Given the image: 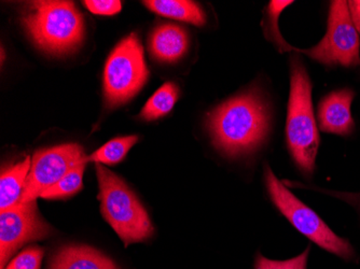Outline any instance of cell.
<instances>
[{
    "instance_id": "cell-20",
    "label": "cell",
    "mask_w": 360,
    "mask_h": 269,
    "mask_svg": "<svg viewBox=\"0 0 360 269\" xmlns=\"http://www.w3.org/2000/svg\"><path fill=\"white\" fill-rule=\"evenodd\" d=\"M82 4L89 11L98 15H115L122 9V3L118 0H86Z\"/></svg>"
},
{
    "instance_id": "cell-1",
    "label": "cell",
    "mask_w": 360,
    "mask_h": 269,
    "mask_svg": "<svg viewBox=\"0 0 360 269\" xmlns=\"http://www.w3.org/2000/svg\"><path fill=\"white\" fill-rule=\"evenodd\" d=\"M207 127L222 153L231 157L248 155L268 136V107L258 93L238 95L208 114Z\"/></svg>"
},
{
    "instance_id": "cell-2",
    "label": "cell",
    "mask_w": 360,
    "mask_h": 269,
    "mask_svg": "<svg viewBox=\"0 0 360 269\" xmlns=\"http://www.w3.org/2000/svg\"><path fill=\"white\" fill-rule=\"evenodd\" d=\"M22 23L40 50L51 55H68L84 42V15L72 1L39 0L26 8Z\"/></svg>"
},
{
    "instance_id": "cell-21",
    "label": "cell",
    "mask_w": 360,
    "mask_h": 269,
    "mask_svg": "<svg viewBox=\"0 0 360 269\" xmlns=\"http://www.w3.org/2000/svg\"><path fill=\"white\" fill-rule=\"evenodd\" d=\"M347 3H349L352 19H353L356 29L360 35V0H351Z\"/></svg>"
},
{
    "instance_id": "cell-16",
    "label": "cell",
    "mask_w": 360,
    "mask_h": 269,
    "mask_svg": "<svg viewBox=\"0 0 360 269\" xmlns=\"http://www.w3.org/2000/svg\"><path fill=\"white\" fill-rule=\"evenodd\" d=\"M137 141H139L137 136L118 137L112 139L105 143L100 149H97L90 157H86V163L94 162L95 164L116 165L124 159L129 150L132 149Z\"/></svg>"
},
{
    "instance_id": "cell-17",
    "label": "cell",
    "mask_w": 360,
    "mask_h": 269,
    "mask_svg": "<svg viewBox=\"0 0 360 269\" xmlns=\"http://www.w3.org/2000/svg\"><path fill=\"white\" fill-rule=\"evenodd\" d=\"M86 164L78 166L68 175L65 176L53 187L46 190L40 197L44 199H66L81 191L84 187V173L86 171Z\"/></svg>"
},
{
    "instance_id": "cell-8",
    "label": "cell",
    "mask_w": 360,
    "mask_h": 269,
    "mask_svg": "<svg viewBox=\"0 0 360 269\" xmlns=\"http://www.w3.org/2000/svg\"><path fill=\"white\" fill-rule=\"evenodd\" d=\"M86 164L84 147L65 143L39 150L32 159L30 173L19 203L36 200L78 166Z\"/></svg>"
},
{
    "instance_id": "cell-12",
    "label": "cell",
    "mask_w": 360,
    "mask_h": 269,
    "mask_svg": "<svg viewBox=\"0 0 360 269\" xmlns=\"http://www.w3.org/2000/svg\"><path fill=\"white\" fill-rule=\"evenodd\" d=\"M49 269H120V267L96 249L68 246L54 254Z\"/></svg>"
},
{
    "instance_id": "cell-3",
    "label": "cell",
    "mask_w": 360,
    "mask_h": 269,
    "mask_svg": "<svg viewBox=\"0 0 360 269\" xmlns=\"http://www.w3.org/2000/svg\"><path fill=\"white\" fill-rule=\"evenodd\" d=\"M287 143L301 171L312 175L319 147V133L312 104V83L299 58L291 60Z\"/></svg>"
},
{
    "instance_id": "cell-18",
    "label": "cell",
    "mask_w": 360,
    "mask_h": 269,
    "mask_svg": "<svg viewBox=\"0 0 360 269\" xmlns=\"http://www.w3.org/2000/svg\"><path fill=\"white\" fill-rule=\"evenodd\" d=\"M44 250L39 247H30L14 256L4 269H40Z\"/></svg>"
},
{
    "instance_id": "cell-13",
    "label": "cell",
    "mask_w": 360,
    "mask_h": 269,
    "mask_svg": "<svg viewBox=\"0 0 360 269\" xmlns=\"http://www.w3.org/2000/svg\"><path fill=\"white\" fill-rule=\"evenodd\" d=\"M32 159L26 157L23 161L4 168L0 177V210L16 205L21 199L30 173Z\"/></svg>"
},
{
    "instance_id": "cell-5",
    "label": "cell",
    "mask_w": 360,
    "mask_h": 269,
    "mask_svg": "<svg viewBox=\"0 0 360 269\" xmlns=\"http://www.w3.org/2000/svg\"><path fill=\"white\" fill-rule=\"evenodd\" d=\"M149 70L136 34L121 40L113 48L104 70V96L109 108L129 102L141 92Z\"/></svg>"
},
{
    "instance_id": "cell-11",
    "label": "cell",
    "mask_w": 360,
    "mask_h": 269,
    "mask_svg": "<svg viewBox=\"0 0 360 269\" xmlns=\"http://www.w3.org/2000/svg\"><path fill=\"white\" fill-rule=\"evenodd\" d=\"M189 48V36L185 28L175 24H163L155 28L149 39L151 55L163 63H175L183 58Z\"/></svg>"
},
{
    "instance_id": "cell-9",
    "label": "cell",
    "mask_w": 360,
    "mask_h": 269,
    "mask_svg": "<svg viewBox=\"0 0 360 269\" xmlns=\"http://www.w3.org/2000/svg\"><path fill=\"white\" fill-rule=\"evenodd\" d=\"M51 232V226L38 211L36 200L0 211V268H5L24 244L46 240Z\"/></svg>"
},
{
    "instance_id": "cell-4",
    "label": "cell",
    "mask_w": 360,
    "mask_h": 269,
    "mask_svg": "<svg viewBox=\"0 0 360 269\" xmlns=\"http://www.w3.org/2000/svg\"><path fill=\"white\" fill-rule=\"evenodd\" d=\"M95 169L100 188L101 212L125 247L149 240L155 228L134 192L102 164H95Z\"/></svg>"
},
{
    "instance_id": "cell-19",
    "label": "cell",
    "mask_w": 360,
    "mask_h": 269,
    "mask_svg": "<svg viewBox=\"0 0 360 269\" xmlns=\"http://www.w3.org/2000/svg\"><path fill=\"white\" fill-rule=\"evenodd\" d=\"M309 248L297 258L287 261H272L259 256L257 258L256 269H307Z\"/></svg>"
},
{
    "instance_id": "cell-10",
    "label": "cell",
    "mask_w": 360,
    "mask_h": 269,
    "mask_svg": "<svg viewBox=\"0 0 360 269\" xmlns=\"http://www.w3.org/2000/svg\"><path fill=\"white\" fill-rule=\"evenodd\" d=\"M354 92L345 90L335 91L323 97L319 108V126L326 133L337 135H349L354 129L351 106Z\"/></svg>"
},
{
    "instance_id": "cell-6",
    "label": "cell",
    "mask_w": 360,
    "mask_h": 269,
    "mask_svg": "<svg viewBox=\"0 0 360 269\" xmlns=\"http://www.w3.org/2000/svg\"><path fill=\"white\" fill-rule=\"evenodd\" d=\"M264 176L273 203L301 234L335 256L343 258L354 256L349 242L335 235L311 208L288 191L268 165L264 168Z\"/></svg>"
},
{
    "instance_id": "cell-14",
    "label": "cell",
    "mask_w": 360,
    "mask_h": 269,
    "mask_svg": "<svg viewBox=\"0 0 360 269\" xmlns=\"http://www.w3.org/2000/svg\"><path fill=\"white\" fill-rule=\"evenodd\" d=\"M145 7L150 11L178 21L187 22L195 26L206 23V14L199 4L189 0H146Z\"/></svg>"
},
{
    "instance_id": "cell-7",
    "label": "cell",
    "mask_w": 360,
    "mask_h": 269,
    "mask_svg": "<svg viewBox=\"0 0 360 269\" xmlns=\"http://www.w3.org/2000/svg\"><path fill=\"white\" fill-rule=\"evenodd\" d=\"M359 48V34L352 19L349 3L335 0L331 3L328 29L323 40L314 48L296 51L328 66L355 67L360 64Z\"/></svg>"
},
{
    "instance_id": "cell-15",
    "label": "cell",
    "mask_w": 360,
    "mask_h": 269,
    "mask_svg": "<svg viewBox=\"0 0 360 269\" xmlns=\"http://www.w3.org/2000/svg\"><path fill=\"white\" fill-rule=\"evenodd\" d=\"M178 95L179 88L175 83H165L146 103L141 112V119L155 121L169 114L177 103Z\"/></svg>"
}]
</instances>
